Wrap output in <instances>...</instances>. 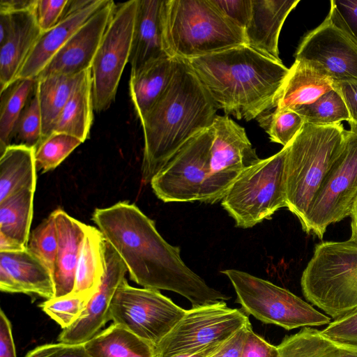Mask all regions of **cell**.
<instances>
[{"label":"cell","mask_w":357,"mask_h":357,"mask_svg":"<svg viewBox=\"0 0 357 357\" xmlns=\"http://www.w3.org/2000/svg\"><path fill=\"white\" fill-rule=\"evenodd\" d=\"M92 220L123 261L130 279L144 288L177 293L192 307L230 299L192 271L180 248L168 243L135 204L119 202L96 208Z\"/></svg>","instance_id":"1"},{"label":"cell","mask_w":357,"mask_h":357,"mask_svg":"<svg viewBox=\"0 0 357 357\" xmlns=\"http://www.w3.org/2000/svg\"><path fill=\"white\" fill-rule=\"evenodd\" d=\"M185 60L217 109L247 121L275 107L289 70L245 44Z\"/></svg>","instance_id":"2"},{"label":"cell","mask_w":357,"mask_h":357,"mask_svg":"<svg viewBox=\"0 0 357 357\" xmlns=\"http://www.w3.org/2000/svg\"><path fill=\"white\" fill-rule=\"evenodd\" d=\"M167 89L140 120L144 135L142 181L146 184L190 138L210 128L217 109L185 59H175Z\"/></svg>","instance_id":"3"},{"label":"cell","mask_w":357,"mask_h":357,"mask_svg":"<svg viewBox=\"0 0 357 357\" xmlns=\"http://www.w3.org/2000/svg\"><path fill=\"white\" fill-rule=\"evenodd\" d=\"M162 30L166 53L173 59H194L245 43L244 29L212 0H164Z\"/></svg>","instance_id":"4"},{"label":"cell","mask_w":357,"mask_h":357,"mask_svg":"<svg viewBox=\"0 0 357 357\" xmlns=\"http://www.w3.org/2000/svg\"><path fill=\"white\" fill-rule=\"evenodd\" d=\"M347 130L341 123L316 126L305 123L287 146V208L302 225L323 182L342 152Z\"/></svg>","instance_id":"5"},{"label":"cell","mask_w":357,"mask_h":357,"mask_svg":"<svg viewBox=\"0 0 357 357\" xmlns=\"http://www.w3.org/2000/svg\"><path fill=\"white\" fill-rule=\"evenodd\" d=\"M301 286L305 298L332 319L357 309V242L317 244Z\"/></svg>","instance_id":"6"},{"label":"cell","mask_w":357,"mask_h":357,"mask_svg":"<svg viewBox=\"0 0 357 357\" xmlns=\"http://www.w3.org/2000/svg\"><path fill=\"white\" fill-rule=\"evenodd\" d=\"M287 146L245 169L231 184L221 205L240 228L269 220L287 207L285 159Z\"/></svg>","instance_id":"7"},{"label":"cell","mask_w":357,"mask_h":357,"mask_svg":"<svg viewBox=\"0 0 357 357\" xmlns=\"http://www.w3.org/2000/svg\"><path fill=\"white\" fill-rule=\"evenodd\" d=\"M230 280L242 310L257 319L290 331L328 325L331 318L289 290L245 271H222Z\"/></svg>","instance_id":"8"},{"label":"cell","mask_w":357,"mask_h":357,"mask_svg":"<svg viewBox=\"0 0 357 357\" xmlns=\"http://www.w3.org/2000/svg\"><path fill=\"white\" fill-rule=\"evenodd\" d=\"M185 312L159 290L132 287L125 278L112 298L110 320L155 348Z\"/></svg>","instance_id":"9"},{"label":"cell","mask_w":357,"mask_h":357,"mask_svg":"<svg viewBox=\"0 0 357 357\" xmlns=\"http://www.w3.org/2000/svg\"><path fill=\"white\" fill-rule=\"evenodd\" d=\"M137 2L130 0L116 6L93 60L90 70L96 112L107 109L114 102L129 62Z\"/></svg>","instance_id":"10"},{"label":"cell","mask_w":357,"mask_h":357,"mask_svg":"<svg viewBox=\"0 0 357 357\" xmlns=\"http://www.w3.org/2000/svg\"><path fill=\"white\" fill-rule=\"evenodd\" d=\"M250 322L245 312L225 301L192 307L155 349V357L198 351L222 343Z\"/></svg>","instance_id":"11"},{"label":"cell","mask_w":357,"mask_h":357,"mask_svg":"<svg viewBox=\"0 0 357 357\" xmlns=\"http://www.w3.org/2000/svg\"><path fill=\"white\" fill-rule=\"evenodd\" d=\"M357 197V132L347 130L344 148L315 196L301 225L322 239L332 223L350 215Z\"/></svg>","instance_id":"12"},{"label":"cell","mask_w":357,"mask_h":357,"mask_svg":"<svg viewBox=\"0 0 357 357\" xmlns=\"http://www.w3.org/2000/svg\"><path fill=\"white\" fill-rule=\"evenodd\" d=\"M212 126L187 141L152 178L155 195L164 202L199 201L211 174Z\"/></svg>","instance_id":"13"},{"label":"cell","mask_w":357,"mask_h":357,"mask_svg":"<svg viewBox=\"0 0 357 357\" xmlns=\"http://www.w3.org/2000/svg\"><path fill=\"white\" fill-rule=\"evenodd\" d=\"M212 128L211 174L199 200L207 204L221 201L237 177L261 160L245 129L229 116L217 115Z\"/></svg>","instance_id":"14"},{"label":"cell","mask_w":357,"mask_h":357,"mask_svg":"<svg viewBox=\"0 0 357 357\" xmlns=\"http://www.w3.org/2000/svg\"><path fill=\"white\" fill-rule=\"evenodd\" d=\"M295 60L307 62L333 82H357V44L327 17L303 37Z\"/></svg>","instance_id":"15"},{"label":"cell","mask_w":357,"mask_h":357,"mask_svg":"<svg viewBox=\"0 0 357 357\" xmlns=\"http://www.w3.org/2000/svg\"><path fill=\"white\" fill-rule=\"evenodd\" d=\"M105 273L96 291L88 298L84 308L70 326L58 336L59 342L84 344L97 335L110 320V306L114 294L126 278L128 269L122 259L105 240Z\"/></svg>","instance_id":"16"},{"label":"cell","mask_w":357,"mask_h":357,"mask_svg":"<svg viewBox=\"0 0 357 357\" xmlns=\"http://www.w3.org/2000/svg\"><path fill=\"white\" fill-rule=\"evenodd\" d=\"M116 5L108 2L90 17L52 59L36 79L52 74L77 75L91 68Z\"/></svg>","instance_id":"17"},{"label":"cell","mask_w":357,"mask_h":357,"mask_svg":"<svg viewBox=\"0 0 357 357\" xmlns=\"http://www.w3.org/2000/svg\"><path fill=\"white\" fill-rule=\"evenodd\" d=\"M0 290L37 295L46 300L55 296L51 273L27 249L0 252Z\"/></svg>","instance_id":"18"},{"label":"cell","mask_w":357,"mask_h":357,"mask_svg":"<svg viewBox=\"0 0 357 357\" xmlns=\"http://www.w3.org/2000/svg\"><path fill=\"white\" fill-rule=\"evenodd\" d=\"M252 14L244 29L245 45L276 61L282 25L299 0H251Z\"/></svg>","instance_id":"19"},{"label":"cell","mask_w":357,"mask_h":357,"mask_svg":"<svg viewBox=\"0 0 357 357\" xmlns=\"http://www.w3.org/2000/svg\"><path fill=\"white\" fill-rule=\"evenodd\" d=\"M10 14L13 17L10 31L0 44L1 92L16 80L26 60L43 33L38 24L36 8Z\"/></svg>","instance_id":"20"},{"label":"cell","mask_w":357,"mask_h":357,"mask_svg":"<svg viewBox=\"0 0 357 357\" xmlns=\"http://www.w3.org/2000/svg\"><path fill=\"white\" fill-rule=\"evenodd\" d=\"M163 4L164 0H138L129 59L131 73L168 56L163 40Z\"/></svg>","instance_id":"21"},{"label":"cell","mask_w":357,"mask_h":357,"mask_svg":"<svg viewBox=\"0 0 357 357\" xmlns=\"http://www.w3.org/2000/svg\"><path fill=\"white\" fill-rule=\"evenodd\" d=\"M109 0H92L84 8L61 19L54 27L38 39L17 79H36L55 54L79 28Z\"/></svg>","instance_id":"22"},{"label":"cell","mask_w":357,"mask_h":357,"mask_svg":"<svg viewBox=\"0 0 357 357\" xmlns=\"http://www.w3.org/2000/svg\"><path fill=\"white\" fill-rule=\"evenodd\" d=\"M53 212L58 239L54 274V298H59L73 291L77 264L88 225L61 208Z\"/></svg>","instance_id":"23"},{"label":"cell","mask_w":357,"mask_h":357,"mask_svg":"<svg viewBox=\"0 0 357 357\" xmlns=\"http://www.w3.org/2000/svg\"><path fill=\"white\" fill-rule=\"evenodd\" d=\"M289 69L275 100L276 110L310 104L333 89L334 82L307 62L295 60Z\"/></svg>","instance_id":"24"},{"label":"cell","mask_w":357,"mask_h":357,"mask_svg":"<svg viewBox=\"0 0 357 357\" xmlns=\"http://www.w3.org/2000/svg\"><path fill=\"white\" fill-rule=\"evenodd\" d=\"M175 63V59L164 56L130 73V96L139 121L167 89L174 74Z\"/></svg>","instance_id":"25"},{"label":"cell","mask_w":357,"mask_h":357,"mask_svg":"<svg viewBox=\"0 0 357 357\" xmlns=\"http://www.w3.org/2000/svg\"><path fill=\"white\" fill-rule=\"evenodd\" d=\"M35 148L10 144L0 155V202L22 190H36Z\"/></svg>","instance_id":"26"},{"label":"cell","mask_w":357,"mask_h":357,"mask_svg":"<svg viewBox=\"0 0 357 357\" xmlns=\"http://www.w3.org/2000/svg\"><path fill=\"white\" fill-rule=\"evenodd\" d=\"M277 347L280 357H357V347L333 340L312 327L285 336Z\"/></svg>","instance_id":"27"},{"label":"cell","mask_w":357,"mask_h":357,"mask_svg":"<svg viewBox=\"0 0 357 357\" xmlns=\"http://www.w3.org/2000/svg\"><path fill=\"white\" fill-rule=\"evenodd\" d=\"M91 357H155V347L113 323L84 343Z\"/></svg>","instance_id":"28"},{"label":"cell","mask_w":357,"mask_h":357,"mask_svg":"<svg viewBox=\"0 0 357 357\" xmlns=\"http://www.w3.org/2000/svg\"><path fill=\"white\" fill-rule=\"evenodd\" d=\"M87 70L77 75L52 74L36 79L42 114L43 140L52 133L57 117Z\"/></svg>","instance_id":"29"},{"label":"cell","mask_w":357,"mask_h":357,"mask_svg":"<svg viewBox=\"0 0 357 357\" xmlns=\"http://www.w3.org/2000/svg\"><path fill=\"white\" fill-rule=\"evenodd\" d=\"M105 243L102 232L88 225L77 264L72 294L90 297L98 287L105 273Z\"/></svg>","instance_id":"30"},{"label":"cell","mask_w":357,"mask_h":357,"mask_svg":"<svg viewBox=\"0 0 357 357\" xmlns=\"http://www.w3.org/2000/svg\"><path fill=\"white\" fill-rule=\"evenodd\" d=\"M93 110L92 82L89 69L57 117L52 132L66 133L84 142L89 136Z\"/></svg>","instance_id":"31"},{"label":"cell","mask_w":357,"mask_h":357,"mask_svg":"<svg viewBox=\"0 0 357 357\" xmlns=\"http://www.w3.org/2000/svg\"><path fill=\"white\" fill-rule=\"evenodd\" d=\"M34 192L22 190L0 202V233L26 247L30 235Z\"/></svg>","instance_id":"32"},{"label":"cell","mask_w":357,"mask_h":357,"mask_svg":"<svg viewBox=\"0 0 357 357\" xmlns=\"http://www.w3.org/2000/svg\"><path fill=\"white\" fill-rule=\"evenodd\" d=\"M36 80L17 79L1 92L0 155L10 146L16 123L26 105Z\"/></svg>","instance_id":"33"},{"label":"cell","mask_w":357,"mask_h":357,"mask_svg":"<svg viewBox=\"0 0 357 357\" xmlns=\"http://www.w3.org/2000/svg\"><path fill=\"white\" fill-rule=\"evenodd\" d=\"M296 111L304 119L305 123L316 126H329L349 121L346 105L340 93L333 88L313 102L298 107Z\"/></svg>","instance_id":"34"},{"label":"cell","mask_w":357,"mask_h":357,"mask_svg":"<svg viewBox=\"0 0 357 357\" xmlns=\"http://www.w3.org/2000/svg\"><path fill=\"white\" fill-rule=\"evenodd\" d=\"M82 143L81 140L72 135L52 132L36 148V170L41 173L53 170Z\"/></svg>","instance_id":"35"},{"label":"cell","mask_w":357,"mask_h":357,"mask_svg":"<svg viewBox=\"0 0 357 357\" xmlns=\"http://www.w3.org/2000/svg\"><path fill=\"white\" fill-rule=\"evenodd\" d=\"M57 248L55 218L52 212L31 233L26 249L48 269L53 280Z\"/></svg>","instance_id":"36"},{"label":"cell","mask_w":357,"mask_h":357,"mask_svg":"<svg viewBox=\"0 0 357 357\" xmlns=\"http://www.w3.org/2000/svg\"><path fill=\"white\" fill-rule=\"evenodd\" d=\"M260 126L266 130L272 142L287 146L305 123L304 119L292 109L276 110L259 119Z\"/></svg>","instance_id":"37"},{"label":"cell","mask_w":357,"mask_h":357,"mask_svg":"<svg viewBox=\"0 0 357 357\" xmlns=\"http://www.w3.org/2000/svg\"><path fill=\"white\" fill-rule=\"evenodd\" d=\"M13 137L20 144L35 149L43 140V121L36 82L16 123Z\"/></svg>","instance_id":"38"},{"label":"cell","mask_w":357,"mask_h":357,"mask_svg":"<svg viewBox=\"0 0 357 357\" xmlns=\"http://www.w3.org/2000/svg\"><path fill=\"white\" fill-rule=\"evenodd\" d=\"M89 298L71 294L46 300L39 306L62 329H65L77 320Z\"/></svg>","instance_id":"39"},{"label":"cell","mask_w":357,"mask_h":357,"mask_svg":"<svg viewBox=\"0 0 357 357\" xmlns=\"http://www.w3.org/2000/svg\"><path fill=\"white\" fill-rule=\"evenodd\" d=\"M327 17L357 44V0H333Z\"/></svg>","instance_id":"40"},{"label":"cell","mask_w":357,"mask_h":357,"mask_svg":"<svg viewBox=\"0 0 357 357\" xmlns=\"http://www.w3.org/2000/svg\"><path fill=\"white\" fill-rule=\"evenodd\" d=\"M322 332L333 340L357 347V309L331 321Z\"/></svg>","instance_id":"41"},{"label":"cell","mask_w":357,"mask_h":357,"mask_svg":"<svg viewBox=\"0 0 357 357\" xmlns=\"http://www.w3.org/2000/svg\"><path fill=\"white\" fill-rule=\"evenodd\" d=\"M68 0H38L36 14L43 33L54 27L61 19Z\"/></svg>","instance_id":"42"},{"label":"cell","mask_w":357,"mask_h":357,"mask_svg":"<svg viewBox=\"0 0 357 357\" xmlns=\"http://www.w3.org/2000/svg\"><path fill=\"white\" fill-rule=\"evenodd\" d=\"M24 357H91L84 344H72L63 342L38 346Z\"/></svg>","instance_id":"43"},{"label":"cell","mask_w":357,"mask_h":357,"mask_svg":"<svg viewBox=\"0 0 357 357\" xmlns=\"http://www.w3.org/2000/svg\"><path fill=\"white\" fill-rule=\"evenodd\" d=\"M212 1L227 18L245 29L252 14L251 0Z\"/></svg>","instance_id":"44"},{"label":"cell","mask_w":357,"mask_h":357,"mask_svg":"<svg viewBox=\"0 0 357 357\" xmlns=\"http://www.w3.org/2000/svg\"><path fill=\"white\" fill-rule=\"evenodd\" d=\"M241 357H280L277 346H274L248 328Z\"/></svg>","instance_id":"45"},{"label":"cell","mask_w":357,"mask_h":357,"mask_svg":"<svg viewBox=\"0 0 357 357\" xmlns=\"http://www.w3.org/2000/svg\"><path fill=\"white\" fill-rule=\"evenodd\" d=\"M333 88L342 96L347 108L349 130L357 132V82H334Z\"/></svg>","instance_id":"46"},{"label":"cell","mask_w":357,"mask_h":357,"mask_svg":"<svg viewBox=\"0 0 357 357\" xmlns=\"http://www.w3.org/2000/svg\"><path fill=\"white\" fill-rule=\"evenodd\" d=\"M250 326L249 322L238 329L210 357H241L245 336Z\"/></svg>","instance_id":"47"},{"label":"cell","mask_w":357,"mask_h":357,"mask_svg":"<svg viewBox=\"0 0 357 357\" xmlns=\"http://www.w3.org/2000/svg\"><path fill=\"white\" fill-rule=\"evenodd\" d=\"M0 357H17L11 323L3 310L0 311Z\"/></svg>","instance_id":"48"},{"label":"cell","mask_w":357,"mask_h":357,"mask_svg":"<svg viewBox=\"0 0 357 357\" xmlns=\"http://www.w3.org/2000/svg\"><path fill=\"white\" fill-rule=\"evenodd\" d=\"M38 0H1L0 12L15 13L36 7Z\"/></svg>","instance_id":"49"},{"label":"cell","mask_w":357,"mask_h":357,"mask_svg":"<svg viewBox=\"0 0 357 357\" xmlns=\"http://www.w3.org/2000/svg\"><path fill=\"white\" fill-rule=\"evenodd\" d=\"M26 250V247L17 241L0 233V252H18Z\"/></svg>","instance_id":"50"},{"label":"cell","mask_w":357,"mask_h":357,"mask_svg":"<svg viewBox=\"0 0 357 357\" xmlns=\"http://www.w3.org/2000/svg\"><path fill=\"white\" fill-rule=\"evenodd\" d=\"M223 342L209 346L201 350L182 353L171 357H210L218 351Z\"/></svg>","instance_id":"51"},{"label":"cell","mask_w":357,"mask_h":357,"mask_svg":"<svg viewBox=\"0 0 357 357\" xmlns=\"http://www.w3.org/2000/svg\"><path fill=\"white\" fill-rule=\"evenodd\" d=\"M351 221V237L350 241L357 242V197L352 206L350 215Z\"/></svg>","instance_id":"52"}]
</instances>
